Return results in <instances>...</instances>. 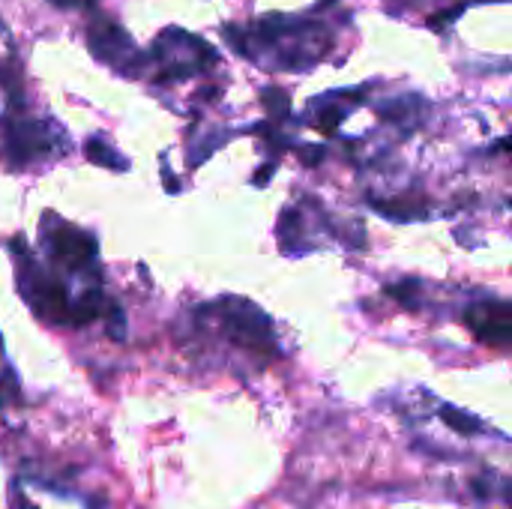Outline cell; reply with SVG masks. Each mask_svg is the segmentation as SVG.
<instances>
[{"instance_id":"277c9868","label":"cell","mask_w":512,"mask_h":509,"mask_svg":"<svg viewBox=\"0 0 512 509\" xmlns=\"http://www.w3.org/2000/svg\"><path fill=\"white\" fill-rule=\"evenodd\" d=\"M153 57L159 60V78H168V81L195 75L216 63L213 48L183 30H165L153 45Z\"/></svg>"},{"instance_id":"4fadbf2b","label":"cell","mask_w":512,"mask_h":509,"mask_svg":"<svg viewBox=\"0 0 512 509\" xmlns=\"http://www.w3.org/2000/svg\"><path fill=\"white\" fill-rule=\"evenodd\" d=\"M21 399V384H18V375L3 351V339H0V408H12L18 405Z\"/></svg>"},{"instance_id":"9c48e42d","label":"cell","mask_w":512,"mask_h":509,"mask_svg":"<svg viewBox=\"0 0 512 509\" xmlns=\"http://www.w3.org/2000/svg\"><path fill=\"white\" fill-rule=\"evenodd\" d=\"M108 306H111V303L102 297V291H99V288H87L84 294H78V297L72 300L69 324H72V327H87L90 321L102 318V315L108 312Z\"/></svg>"},{"instance_id":"52a82bcc","label":"cell","mask_w":512,"mask_h":509,"mask_svg":"<svg viewBox=\"0 0 512 509\" xmlns=\"http://www.w3.org/2000/svg\"><path fill=\"white\" fill-rule=\"evenodd\" d=\"M90 48L102 63H108L120 72H138V66H141V57H138L129 33L108 18H96L90 24Z\"/></svg>"},{"instance_id":"e0dca14e","label":"cell","mask_w":512,"mask_h":509,"mask_svg":"<svg viewBox=\"0 0 512 509\" xmlns=\"http://www.w3.org/2000/svg\"><path fill=\"white\" fill-rule=\"evenodd\" d=\"M387 294H390L396 303H402L405 309H417V306H420V285H417L414 279L387 285Z\"/></svg>"},{"instance_id":"44dd1931","label":"cell","mask_w":512,"mask_h":509,"mask_svg":"<svg viewBox=\"0 0 512 509\" xmlns=\"http://www.w3.org/2000/svg\"><path fill=\"white\" fill-rule=\"evenodd\" d=\"M270 171H273V165H264V168H261V174L255 177V186H264V183L270 180Z\"/></svg>"},{"instance_id":"603a6c76","label":"cell","mask_w":512,"mask_h":509,"mask_svg":"<svg viewBox=\"0 0 512 509\" xmlns=\"http://www.w3.org/2000/svg\"><path fill=\"white\" fill-rule=\"evenodd\" d=\"M507 501H510V509H512V486L507 489Z\"/></svg>"},{"instance_id":"3957f363","label":"cell","mask_w":512,"mask_h":509,"mask_svg":"<svg viewBox=\"0 0 512 509\" xmlns=\"http://www.w3.org/2000/svg\"><path fill=\"white\" fill-rule=\"evenodd\" d=\"M12 252L24 258V267L18 264V285H21V294L24 300L30 303V309L48 321V324H69V315H72V300L66 285L42 270H36L33 258L27 255V246L21 237L12 240Z\"/></svg>"},{"instance_id":"30bf717a","label":"cell","mask_w":512,"mask_h":509,"mask_svg":"<svg viewBox=\"0 0 512 509\" xmlns=\"http://www.w3.org/2000/svg\"><path fill=\"white\" fill-rule=\"evenodd\" d=\"M339 99V96H336ZM336 99H324V102H312L309 105V117H312V126L321 129V132H336V126L345 120L348 114V105L345 102H336Z\"/></svg>"},{"instance_id":"d6986e66","label":"cell","mask_w":512,"mask_h":509,"mask_svg":"<svg viewBox=\"0 0 512 509\" xmlns=\"http://www.w3.org/2000/svg\"><path fill=\"white\" fill-rule=\"evenodd\" d=\"M300 159H303L306 165H318V162L324 159V147H315V144H303V147H300Z\"/></svg>"},{"instance_id":"ba28073f","label":"cell","mask_w":512,"mask_h":509,"mask_svg":"<svg viewBox=\"0 0 512 509\" xmlns=\"http://www.w3.org/2000/svg\"><path fill=\"white\" fill-rule=\"evenodd\" d=\"M468 330L492 345V348H512V303L507 300H480L465 309Z\"/></svg>"},{"instance_id":"8fae6325","label":"cell","mask_w":512,"mask_h":509,"mask_svg":"<svg viewBox=\"0 0 512 509\" xmlns=\"http://www.w3.org/2000/svg\"><path fill=\"white\" fill-rule=\"evenodd\" d=\"M372 207L387 216V219H396V222H420L429 216V207L417 204V201H402V198H393V201H372Z\"/></svg>"},{"instance_id":"ac0fdd59","label":"cell","mask_w":512,"mask_h":509,"mask_svg":"<svg viewBox=\"0 0 512 509\" xmlns=\"http://www.w3.org/2000/svg\"><path fill=\"white\" fill-rule=\"evenodd\" d=\"M105 318H108V336H111V339H117V342H123V336H126V318H123V309H120L117 303H111V306H108V312H105Z\"/></svg>"},{"instance_id":"9a60e30c","label":"cell","mask_w":512,"mask_h":509,"mask_svg":"<svg viewBox=\"0 0 512 509\" xmlns=\"http://www.w3.org/2000/svg\"><path fill=\"white\" fill-rule=\"evenodd\" d=\"M441 420L453 429V432H459V435H477V432H483V423L477 420V417H471V414H465V411H459V408H453V405H441Z\"/></svg>"},{"instance_id":"5b68a950","label":"cell","mask_w":512,"mask_h":509,"mask_svg":"<svg viewBox=\"0 0 512 509\" xmlns=\"http://www.w3.org/2000/svg\"><path fill=\"white\" fill-rule=\"evenodd\" d=\"M42 234L48 243V252L57 264L69 267V270H87L96 261V240L90 234H84L75 225L66 222H54V216H48V222H42Z\"/></svg>"},{"instance_id":"7402d4cb","label":"cell","mask_w":512,"mask_h":509,"mask_svg":"<svg viewBox=\"0 0 512 509\" xmlns=\"http://www.w3.org/2000/svg\"><path fill=\"white\" fill-rule=\"evenodd\" d=\"M498 153H510L512 150V138H504V141H498V147H495Z\"/></svg>"},{"instance_id":"7c38bea8","label":"cell","mask_w":512,"mask_h":509,"mask_svg":"<svg viewBox=\"0 0 512 509\" xmlns=\"http://www.w3.org/2000/svg\"><path fill=\"white\" fill-rule=\"evenodd\" d=\"M420 108H423L420 96H402V99H393V102L381 105V117L390 120V123H399V126H414Z\"/></svg>"},{"instance_id":"5bb4252c","label":"cell","mask_w":512,"mask_h":509,"mask_svg":"<svg viewBox=\"0 0 512 509\" xmlns=\"http://www.w3.org/2000/svg\"><path fill=\"white\" fill-rule=\"evenodd\" d=\"M87 159L102 165V168H111V171H126L129 168V162L117 150H111L102 138H90L87 141Z\"/></svg>"},{"instance_id":"ffe728a7","label":"cell","mask_w":512,"mask_h":509,"mask_svg":"<svg viewBox=\"0 0 512 509\" xmlns=\"http://www.w3.org/2000/svg\"><path fill=\"white\" fill-rule=\"evenodd\" d=\"M459 12H462V6H456V9H450V12H441V15H435V18H432L429 24L441 30V27H444V24H450V21H453V18L459 15Z\"/></svg>"},{"instance_id":"8992f818","label":"cell","mask_w":512,"mask_h":509,"mask_svg":"<svg viewBox=\"0 0 512 509\" xmlns=\"http://www.w3.org/2000/svg\"><path fill=\"white\" fill-rule=\"evenodd\" d=\"M3 147L12 165H33L51 156V135L39 120L30 117H6L3 123Z\"/></svg>"},{"instance_id":"7a4b0ae2","label":"cell","mask_w":512,"mask_h":509,"mask_svg":"<svg viewBox=\"0 0 512 509\" xmlns=\"http://www.w3.org/2000/svg\"><path fill=\"white\" fill-rule=\"evenodd\" d=\"M210 312L219 318V330L231 345H237L246 354H255L261 360L279 357L273 324L255 303L240 300V297H225L216 306H210Z\"/></svg>"},{"instance_id":"6da1fadb","label":"cell","mask_w":512,"mask_h":509,"mask_svg":"<svg viewBox=\"0 0 512 509\" xmlns=\"http://www.w3.org/2000/svg\"><path fill=\"white\" fill-rule=\"evenodd\" d=\"M225 39L243 57H246V48L252 42L267 48V51H276L279 54L276 63L285 69H306V66L318 63L330 48V33L324 30V24L294 21V18H282V15H267L246 33L225 27Z\"/></svg>"},{"instance_id":"2e32d148","label":"cell","mask_w":512,"mask_h":509,"mask_svg":"<svg viewBox=\"0 0 512 509\" xmlns=\"http://www.w3.org/2000/svg\"><path fill=\"white\" fill-rule=\"evenodd\" d=\"M261 96H264V108H267V114H270L273 123H279V120H285V117L291 114V102H288V93H285V90L267 87Z\"/></svg>"}]
</instances>
